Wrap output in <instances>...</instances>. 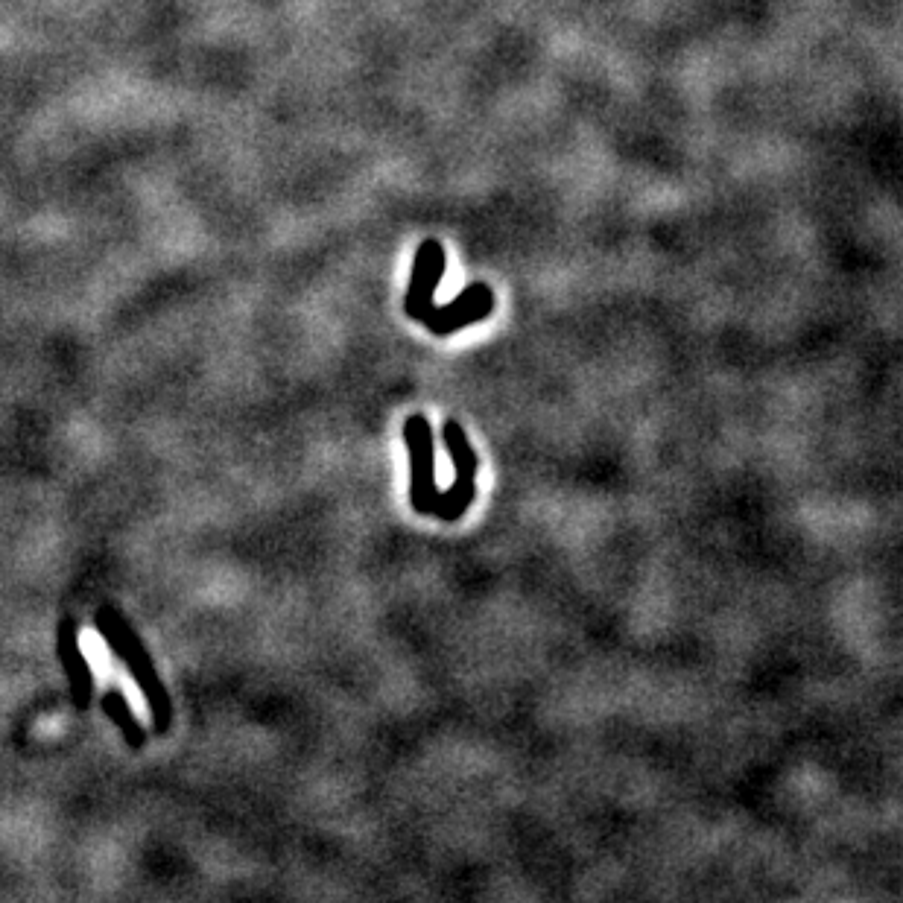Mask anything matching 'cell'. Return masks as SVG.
Wrapping results in <instances>:
<instances>
[{
  "mask_svg": "<svg viewBox=\"0 0 903 903\" xmlns=\"http://www.w3.org/2000/svg\"><path fill=\"white\" fill-rule=\"evenodd\" d=\"M445 275V249L439 240H424L418 255H415L413 272H410V284H407V296H404V310L410 319H421L436 301V287Z\"/></svg>",
  "mask_w": 903,
  "mask_h": 903,
  "instance_id": "obj_5",
  "label": "cell"
},
{
  "mask_svg": "<svg viewBox=\"0 0 903 903\" xmlns=\"http://www.w3.org/2000/svg\"><path fill=\"white\" fill-rule=\"evenodd\" d=\"M404 445L410 453V503L415 512L433 515L442 491L436 489V436L424 415L404 421Z\"/></svg>",
  "mask_w": 903,
  "mask_h": 903,
  "instance_id": "obj_2",
  "label": "cell"
},
{
  "mask_svg": "<svg viewBox=\"0 0 903 903\" xmlns=\"http://www.w3.org/2000/svg\"><path fill=\"white\" fill-rule=\"evenodd\" d=\"M56 652H59V661L68 673V681H71V699L79 711H85L91 705V693H94V673H91V664L79 646V638H76V626L71 617H65L56 629Z\"/></svg>",
  "mask_w": 903,
  "mask_h": 903,
  "instance_id": "obj_6",
  "label": "cell"
},
{
  "mask_svg": "<svg viewBox=\"0 0 903 903\" xmlns=\"http://www.w3.org/2000/svg\"><path fill=\"white\" fill-rule=\"evenodd\" d=\"M97 629L106 638V643L112 646L114 655L129 667L132 678L138 681V687H141V693H144V699L150 705L152 728L158 734H164L170 728L173 708H170V696H167L161 678L155 673V664H152L147 646L141 643V638L129 629V623L114 608H100L97 611Z\"/></svg>",
  "mask_w": 903,
  "mask_h": 903,
  "instance_id": "obj_1",
  "label": "cell"
},
{
  "mask_svg": "<svg viewBox=\"0 0 903 903\" xmlns=\"http://www.w3.org/2000/svg\"><path fill=\"white\" fill-rule=\"evenodd\" d=\"M442 436H445V448L451 453L456 477H453L451 489L439 494L433 518H439L445 524H456L459 518H465V512L474 500V491H477V453L468 445V436H465L462 424L453 421V418L445 421Z\"/></svg>",
  "mask_w": 903,
  "mask_h": 903,
  "instance_id": "obj_3",
  "label": "cell"
},
{
  "mask_svg": "<svg viewBox=\"0 0 903 903\" xmlns=\"http://www.w3.org/2000/svg\"><path fill=\"white\" fill-rule=\"evenodd\" d=\"M103 711H106V716H109L114 725L123 731V737H126V743H129L132 749H141V746H144V728H141V722L135 719L132 708H129V702H126V696H123L120 690H109V693L103 696Z\"/></svg>",
  "mask_w": 903,
  "mask_h": 903,
  "instance_id": "obj_7",
  "label": "cell"
},
{
  "mask_svg": "<svg viewBox=\"0 0 903 903\" xmlns=\"http://www.w3.org/2000/svg\"><path fill=\"white\" fill-rule=\"evenodd\" d=\"M491 310H494V293L489 284H471L448 304H442V307L433 304L418 322H424L427 331H433L436 337H451L468 325L489 319Z\"/></svg>",
  "mask_w": 903,
  "mask_h": 903,
  "instance_id": "obj_4",
  "label": "cell"
}]
</instances>
